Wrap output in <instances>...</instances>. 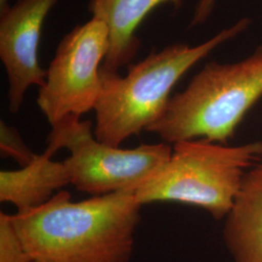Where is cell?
Masks as SVG:
<instances>
[{"label":"cell","instance_id":"6da1fadb","mask_svg":"<svg viewBox=\"0 0 262 262\" xmlns=\"http://www.w3.org/2000/svg\"><path fill=\"white\" fill-rule=\"evenodd\" d=\"M141 206L131 190L79 202L60 190L12 220L32 262H128Z\"/></svg>","mask_w":262,"mask_h":262},{"label":"cell","instance_id":"7a4b0ae2","mask_svg":"<svg viewBox=\"0 0 262 262\" xmlns=\"http://www.w3.org/2000/svg\"><path fill=\"white\" fill-rule=\"evenodd\" d=\"M249 24V19H241L197 46L175 44L152 52L137 64L129 66L126 76L101 66V92L94 108L96 139L120 147L132 135L147 131L164 113L170 93L179 80L215 48L241 33Z\"/></svg>","mask_w":262,"mask_h":262},{"label":"cell","instance_id":"3957f363","mask_svg":"<svg viewBox=\"0 0 262 262\" xmlns=\"http://www.w3.org/2000/svg\"><path fill=\"white\" fill-rule=\"evenodd\" d=\"M262 96V46L242 61L209 62L169 99L147 129L167 144L206 139L224 144Z\"/></svg>","mask_w":262,"mask_h":262},{"label":"cell","instance_id":"277c9868","mask_svg":"<svg viewBox=\"0 0 262 262\" xmlns=\"http://www.w3.org/2000/svg\"><path fill=\"white\" fill-rule=\"evenodd\" d=\"M262 159V142L228 147L206 139L174 144L171 157L135 191L143 204L173 201L225 219L249 170Z\"/></svg>","mask_w":262,"mask_h":262},{"label":"cell","instance_id":"5b68a950","mask_svg":"<svg viewBox=\"0 0 262 262\" xmlns=\"http://www.w3.org/2000/svg\"><path fill=\"white\" fill-rule=\"evenodd\" d=\"M70 151L63 161L70 184L93 196L136 191L171 157L167 143L142 144L124 150L97 140L91 121L67 116L52 125L46 150Z\"/></svg>","mask_w":262,"mask_h":262},{"label":"cell","instance_id":"8992f818","mask_svg":"<svg viewBox=\"0 0 262 262\" xmlns=\"http://www.w3.org/2000/svg\"><path fill=\"white\" fill-rule=\"evenodd\" d=\"M109 48V29L95 18L62 38L37 97L51 126L67 116L81 117L94 110L101 92L100 63Z\"/></svg>","mask_w":262,"mask_h":262},{"label":"cell","instance_id":"52a82bcc","mask_svg":"<svg viewBox=\"0 0 262 262\" xmlns=\"http://www.w3.org/2000/svg\"><path fill=\"white\" fill-rule=\"evenodd\" d=\"M58 0H17L0 15V58L5 67L11 113L19 112L31 85L43 86L47 70L38 58V48L48 14Z\"/></svg>","mask_w":262,"mask_h":262},{"label":"cell","instance_id":"ba28073f","mask_svg":"<svg viewBox=\"0 0 262 262\" xmlns=\"http://www.w3.org/2000/svg\"><path fill=\"white\" fill-rule=\"evenodd\" d=\"M223 233L233 261L262 262V161L247 173Z\"/></svg>","mask_w":262,"mask_h":262},{"label":"cell","instance_id":"9c48e42d","mask_svg":"<svg viewBox=\"0 0 262 262\" xmlns=\"http://www.w3.org/2000/svg\"><path fill=\"white\" fill-rule=\"evenodd\" d=\"M182 0H91L93 18L100 19L109 29L110 48L102 67L118 71L135 57L140 41L135 32L151 10L164 3L179 6Z\"/></svg>","mask_w":262,"mask_h":262},{"label":"cell","instance_id":"30bf717a","mask_svg":"<svg viewBox=\"0 0 262 262\" xmlns=\"http://www.w3.org/2000/svg\"><path fill=\"white\" fill-rule=\"evenodd\" d=\"M46 150L29 164L19 170L0 172V201L17 207V213H24L45 205L56 191L70 184L66 165L52 160Z\"/></svg>","mask_w":262,"mask_h":262},{"label":"cell","instance_id":"8fae6325","mask_svg":"<svg viewBox=\"0 0 262 262\" xmlns=\"http://www.w3.org/2000/svg\"><path fill=\"white\" fill-rule=\"evenodd\" d=\"M0 262H32L15 228L12 215L0 213Z\"/></svg>","mask_w":262,"mask_h":262},{"label":"cell","instance_id":"7c38bea8","mask_svg":"<svg viewBox=\"0 0 262 262\" xmlns=\"http://www.w3.org/2000/svg\"><path fill=\"white\" fill-rule=\"evenodd\" d=\"M0 150L3 157L15 159L21 167L37 157L26 145L19 131L3 121L0 122Z\"/></svg>","mask_w":262,"mask_h":262},{"label":"cell","instance_id":"4fadbf2b","mask_svg":"<svg viewBox=\"0 0 262 262\" xmlns=\"http://www.w3.org/2000/svg\"><path fill=\"white\" fill-rule=\"evenodd\" d=\"M215 0H199L194 11L193 19L191 20V26L203 24L211 15L215 6Z\"/></svg>","mask_w":262,"mask_h":262},{"label":"cell","instance_id":"5bb4252c","mask_svg":"<svg viewBox=\"0 0 262 262\" xmlns=\"http://www.w3.org/2000/svg\"><path fill=\"white\" fill-rule=\"evenodd\" d=\"M9 0H0V15L9 9Z\"/></svg>","mask_w":262,"mask_h":262}]
</instances>
